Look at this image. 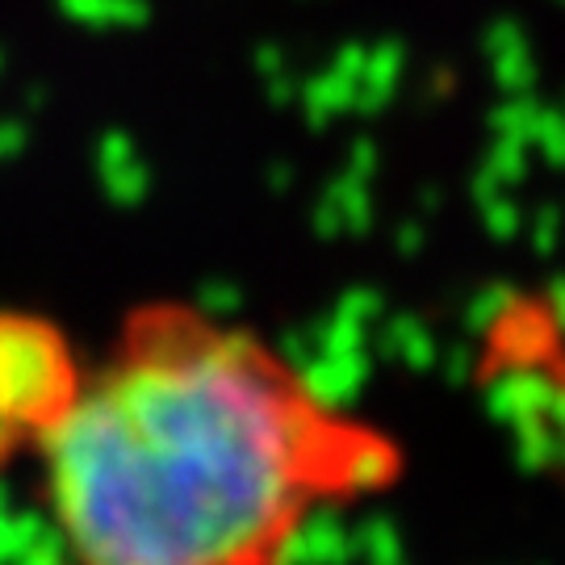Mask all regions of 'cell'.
Masks as SVG:
<instances>
[{
	"instance_id": "1",
	"label": "cell",
	"mask_w": 565,
	"mask_h": 565,
	"mask_svg": "<svg viewBox=\"0 0 565 565\" xmlns=\"http://www.w3.org/2000/svg\"><path fill=\"white\" fill-rule=\"evenodd\" d=\"M42 436L84 565L268 562L335 440L243 335L184 315L142 319L130 361Z\"/></svg>"
},
{
	"instance_id": "2",
	"label": "cell",
	"mask_w": 565,
	"mask_h": 565,
	"mask_svg": "<svg viewBox=\"0 0 565 565\" xmlns=\"http://www.w3.org/2000/svg\"><path fill=\"white\" fill-rule=\"evenodd\" d=\"M76 403V373L60 331L0 315V415L13 427H51Z\"/></svg>"
},
{
	"instance_id": "3",
	"label": "cell",
	"mask_w": 565,
	"mask_h": 565,
	"mask_svg": "<svg viewBox=\"0 0 565 565\" xmlns=\"http://www.w3.org/2000/svg\"><path fill=\"white\" fill-rule=\"evenodd\" d=\"M356 557V527L335 511H298L277 536L268 565H348Z\"/></svg>"
},
{
	"instance_id": "4",
	"label": "cell",
	"mask_w": 565,
	"mask_h": 565,
	"mask_svg": "<svg viewBox=\"0 0 565 565\" xmlns=\"http://www.w3.org/2000/svg\"><path fill=\"white\" fill-rule=\"evenodd\" d=\"M398 457L394 448L382 440H369V436H335L327 448L323 478H331L343 490H377L394 478Z\"/></svg>"
},
{
	"instance_id": "5",
	"label": "cell",
	"mask_w": 565,
	"mask_h": 565,
	"mask_svg": "<svg viewBox=\"0 0 565 565\" xmlns=\"http://www.w3.org/2000/svg\"><path fill=\"white\" fill-rule=\"evenodd\" d=\"M315 226L323 239H340V235H361L369 226V189H364V172H348L340 184H331L319 210H315Z\"/></svg>"
},
{
	"instance_id": "6",
	"label": "cell",
	"mask_w": 565,
	"mask_h": 565,
	"mask_svg": "<svg viewBox=\"0 0 565 565\" xmlns=\"http://www.w3.org/2000/svg\"><path fill=\"white\" fill-rule=\"evenodd\" d=\"M486 51L494 60V76H499L503 88L520 93V88L536 81V63L527 55V39L515 21H494L490 34H486Z\"/></svg>"
},
{
	"instance_id": "7",
	"label": "cell",
	"mask_w": 565,
	"mask_h": 565,
	"mask_svg": "<svg viewBox=\"0 0 565 565\" xmlns=\"http://www.w3.org/2000/svg\"><path fill=\"white\" fill-rule=\"evenodd\" d=\"M102 189L118 205H139L147 198V168H142L135 142H102Z\"/></svg>"
},
{
	"instance_id": "8",
	"label": "cell",
	"mask_w": 565,
	"mask_h": 565,
	"mask_svg": "<svg viewBox=\"0 0 565 565\" xmlns=\"http://www.w3.org/2000/svg\"><path fill=\"white\" fill-rule=\"evenodd\" d=\"M385 356H394V361L411 364V369H427L431 356H436V343L427 335V327L419 319H394V323L385 327Z\"/></svg>"
},
{
	"instance_id": "9",
	"label": "cell",
	"mask_w": 565,
	"mask_h": 565,
	"mask_svg": "<svg viewBox=\"0 0 565 565\" xmlns=\"http://www.w3.org/2000/svg\"><path fill=\"white\" fill-rule=\"evenodd\" d=\"M356 553H361L369 565H406V548L398 527L390 520H369V524L356 527Z\"/></svg>"
},
{
	"instance_id": "10",
	"label": "cell",
	"mask_w": 565,
	"mask_h": 565,
	"mask_svg": "<svg viewBox=\"0 0 565 565\" xmlns=\"http://www.w3.org/2000/svg\"><path fill=\"white\" fill-rule=\"evenodd\" d=\"M202 306L210 315H231V310L239 306V289L231 281H210L202 289Z\"/></svg>"
},
{
	"instance_id": "11",
	"label": "cell",
	"mask_w": 565,
	"mask_h": 565,
	"mask_svg": "<svg viewBox=\"0 0 565 565\" xmlns=\"http://www.w3.org/2000/svg\"><path fill=\"white\" fill-rule=\"evenodd\" d=\"M13 436H18V427L0 415V461H4V452H9V445H13Z\"/></svg>"
}]
</instances>
